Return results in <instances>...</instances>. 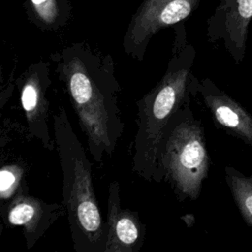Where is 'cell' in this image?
I'll list each match as a JSON object with an SVG mask.
<instances>
[{"label": "cell", "mask_w": 252, "mask_h": 252, "mask_svg": "<svg viewBox=\"0 0 252 252\" xmlns=\"http://www.w3.org/2000/svg\"><path fill=\"white\" fill-rule=\"evenodd\" d=\"M32 3H33V4L38 5V4H41L42 2H44L45 0H32Z\"/></svg>", "instance_id": "14"}, {"label": "cell", "mask_w": 252, "mask_h": 252, "mask_svg": "<svg viewBox=\"0 0 252 252\" xmlns=\"http://www.w3.org/2000/svg\"><path fill=\"white\" fill-rule=\"evenodd\" d=\"M51 84L50 65L46 62L31 64L16 80L28 135L48 151L55 150L54 136L51 135L49 124L48 90Z\"/></svg>", "instance_id": "5"}, {"label": "cell", "mask_w": 252, "mask_h": 252, "mask_svg": "<svg viewBox=\"0 0 252 252\" xmlns=\"http://www.w3.org/2000/svg\"><path fill=\"white\" fill-rule=\"evenodd\" d=\"M26 170L23 163L10 161L2 164L0 169L1 204L11 200L23 191H29L26 185Z\"/></svg>", "instance_id": "11"}, {"label": "cell", "mask_w": 252, "mask_h": 252, "mask_svg": "<svg viewBox=\"0 0 252 252\" xmlns=\"http://www.w3.org/2000/svg\"><path fill=\"white\" fill-rule=\"evenodd\" d=\"M194 57L192 49L174 50L159 81L136 101L137 131L131 146L132 171L147 182L163 181L159 169L162 133L173 114L191 100Z\"/></svg>", "instance_id": "3"}, {"label": "cell", "mask_w": 252, "mask_h": 252, "mask_svg": "<svg viewBox=\"0 0 252 252\" xmlns=\"http://www.w3.org/2000/svg\"><path fill=\"white\" fill-rule=\"evenodd\" d=\"M0 215L5 224L22 228L27 249H32L64 215L63 204L48 203L23 191L2 203Z\"/></svg>", "instance_id": "6"}, {"label": "cell", "mask_w": 252, "mask_h": 252, "mask_svg": "<svg viewBox=\"0 0 252 252\" xmlns=\"http://www.w3.org/2000/svg\"><path fill=\"white\" fill-rule=\"evenodd\" d=\"M55 150L62 172V204L76 252H104L107 229L98 207L92 162L64 106L52 114Z\"/></svg>", "instance_id": "2"}, {"label": "cell", "mask_w": 252, "mask_h": 252, "mask_svg": "<svg viewBox=\"0 0 252 252\" xmlns=\"http://www.w3.org/2000/svg\"><path fill=\"white\" fill-rule=\"evenodd\" d=\"M181 219L186 223V225L188 227H191L194 224V222H195V218H194V216L192 214H186V215L182 216Z\"/></svg>", "instance_id": "13"}, {"label": "cell", "mask_w": 252, "mask_h": 252, "mask_svg": "<svg viewBox=\"0 0 252 252\" xmlns=\"http://www.w3.org/2000/svg\"><path fill=\"white\" fill-rule=\"evenodd\" d=\"M252 20V0H223L211 27L212 39H222L236 64L242 62Z\"/></svg>", "instance_id": "9"}, {"label": "cell", "mask_w": 252, "mask_h": 252, "mask_svg": "<svg viewBox=\"0 0 252 252\" xmlns=\"http://www.w3.org/2000/svg\"><path fill=\"white\" fill-rule=\"evenodd\" d=\"M191 12V5L188 0H172L161 9L158 18L155 24L172 25L185 19ZM155 30V28H154Z\"/></svg>", "instance_id": "12"}, {"label": "cell", "mask_w": 252, "mask_h": 252, "mask_svg": "<svg viewBox=\"0 0 252 252\" xmlns=\"http://www.w3.org/2000/svg\"><path fill=\"white\" fill-rule=\"evenodd\" d=\"M192 96L199 95L215 124L252 148V116L209 78L191 77Z\"/></svg>", "instance_id": "7"}, {"label": "cell", "mask_w": 252, "mask_h": 252, "mask_svg": "<svg viewBox=\"0 0 252 252\" xmlns=\"http://www.w3.org/2000/svg\"><path fill=\"white\" fill-rule=\"evenodd\" d=\"M107 237L104 252H139L146 237V225L139 214L121 205L120 183L108 187L106 205Z\"/></svg>", "instance_id": "8"}, {"label": "cell", "mask_w": 252, "mask_h": 252, "mask_svg": "<svg viewBox=\"0 0 252 252\" xmlns=\"http://www.w3.org/2000/svg\"><path fill=\"white\" fill-rule=\"evenodd\" d=\"M93 159L112 157L124 131L119 105L121 86L110 56L72 47L51 56Z\"/></svg>", "instance_id": "1"}, {"label": "cell", "mask_w": 252, "mask_h": 252, "mask_svg": "<svg viewBox=\"0 0 252 252\" xmlns=\"http://www.w3.org/2000/svg\"><path fill=\"white\" fill-rule=\"evenodd\" d=\"M190 102L186 101L169 119L159 146L160 173L178 201L199 198L210 168L204 126Z\"/></svg>", "instance_id": "4"}, {"label": "cell", "mask_w": 252, "mask_h": 252, "mask_svg": "<svg viewBox=\"0 0 252 252\" xmlns=\"http://www.w3.org/2000/svg\"><path fill=\"white\" fill-rule=\"evenodd\" d=\"M224 177L240 215L252 227V175L245 176L227 165L224 168Z\"/></svg>", "instance_id": "10"}]
</instances>
